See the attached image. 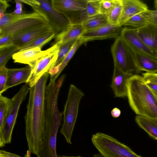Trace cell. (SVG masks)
<instances>
[{"label": "cell", "mask_w": 157, "mask_h": 157, "mask_svg": "<svg viewBox=\"0 0 157 157\" xmlns=\"http://www.w3.org/2000/svg\"><path fill=\"white\" fill-rule=\"evenodd\" d=\"M49 74L45 73L32 86L25 117V134L29 150L37 156L40 154L44 131L45 92Z\"/></svg>", "instance_id": "6da1fadb"}, {"label": "cell", "mask_w": 157, "mask_h": 157, "mask_svg": "<svg viewBox=\"0 0 157 157\" xmlns=\"http://www.w3.org/2000/svg\"><path fill=\"white\" fill-rule=\"evenodd\" d=\"M130 106L137 116L157 120V96L146 85L142 76L132 75L127 84Z\"/></svg>", "instance_id": "7a4b0ae2"}, {"label": "cell", "mask_w": 157, "mask_h": 157, "mask_svg": "<svg viewBox=\"0 0 157 157\" xmlns=\"http://www.w3.org/2000/svg\"><path fill=\"white\" fill-rule=\"evenodd\" d=\"M84 95L75 86L71 84L63 113V123L60 131L67 142L72 144L71 138L77 120L79 104Z\"/></svg>", "instance_id": "3957f363"}, {"label": "cell", "mask_w": 157, "mask_h": 157, "mask_svg": "<svg viewBox=\"0 0 157 157\" xmlns=\"http://www.w3.org/2000/svg\"><path fill=\"white\" fill-rule=\"evenodd\" d=\"M92 143L103 157H142L128 147L109 135L101 132L93 134Z\"/></svg>", "instance_id": "277c9868"}, {"label": "cell", "mask_w": 157, "mask_h": 157, "mask_svg": "<svg viewBox=\"0 0 157 157\" xmlns=\"http://www.w3.org/2000/svg\"><path fill=\"white\" fill-rule=\"evenodd\" d=\"M30 88L25 84L11 99V103L4 119L2 126L0 128V147H4L6 144L10 143L13 128L16 122L20 105L30 91Z\"/></svg>", "instance_id": "5b68a950"}, {"label": "cell", "mask_w": 157, "mask_h": 157, "mask_svg": "<svg viewBox=\"0 0 157 157\" xmlns=\"http://www.w3.org/2000/svg\"><path fill=\"white\" fill-rule=\"evenodd\" d=\"M22 3L30 6L34 10L43 15L48 20L57 34L64 30L71 24L64 15L58 12L48 0H20Z\"/></svg>", "instance_id": "8992f818"}, {"label": "cell", "mask_w": 157, "mask_h": 157, "mask_svg": "<svg viewBox=\"0 0 157 157\" xmlns=\"http://www.w3.org/2000/svg\"><path fill=\"white\" fill-rule=\"evenodd\" d=\"M111 52L114 66L126 73L135 74L140 72L136 65L134 52L120 37L116 38Z\"/></svg>", "instance_id": "52a82bcc"}, {"label": "cell", "mask_w": 157, "mask_h": 157, "mask_svg": "<svg viewBox=\"0 0 157 157\" xmlns=\"http://www.w3.org/2000/svg\"><path fill=\"white\" fill-rule=\"evenodd\" d=\"M49 25H50L47 19L39 13L34 11L30 13H25L0 30V36L9 35L13 36L29 29Z\"/></svg>", "instance_id": "ba28073f"}, {"label": "cell", "mask_w": 157, "mask_h": 157, "mask_svg": "<svg viewBox=\"0 0 157 157\" xmlns=\"http://www.w3.org/2000/svg\"><path fill=\"white\" fill-rule=\"evenodd\" d=\"M87 0H51L53 7L63 14L72 24L81 23L88 17L86 13Z\"/></svg>", "instance_id": "9c48e42d"}, {"label": "cell", "mask_w": 157, "mask_h": 157, "mask_svg": "<svg viewBox=\"0 0 157 157\" xmlns=\"http://www.w3.org/2000/svg\"><path fill=\"white\" fill-rule=\"evenodd\" d=\"M122 28L118 25L108 23L97 28L85 31L79 38L83 43L96 40L120 36Z\"/></svg>", "instance_id": "30bf717a"}, {"label": "cell", "mask_w": 157, "mask_h": 157, "mask_svg": "<svg viewBox=\"0 0 157 157\" xmlns=\"http://www.w3.org/2000/svg\"><path fill=\"white\" fill-rule=\"evenodd\" d=\"M120 37L134 52L144 54L157 59V52L145 44L137 34L136 28H122Z\"/></svg>", "instance_id": "8fae6325"}, {"label": "cell", "mask_w": 157, "mask_h": 157, "mask_svg": "<svg viewBox=\"0 0 157 157\" xmlns=\"http://www.w3.org/2000/svg\"><path fill=\"white\" fill-rule=\"evenodd\" d=\"M58 50L44 56L36 62L31 69L30 75L26 82L29 87L33 86L45 73L53 67L57 58Z\"/></svg>", "instance_id": "7c38bea8"}, {"label": "cell", "mask_w": 157, "mask_h": 157, "mask_svg": "<svg viewBox=\"0 0 157 157\" xmlns=\"http://www.w3.org/2000/svg\"><path fill=\"white\" fill-rule=\"evenodd\" d=\"M52 30L50 25H47L29 29L12 36L13 45L19 51L22 47L31 43L40 36Z\"/></svg>", "instance_id": "4fadbf2b"}, {"label": "cell", "mask_w": 157, "mask_h": 157, "mask_svg": "<svg viewBox=\"0 0 157 157\" xmlns=\"http://www.w3.org/2000/svg\"><path fill=\"white\" fill-rule=\"evenodd\" d=\"M85 30L81 23L72 24L64 30L56 34L51 47L47 49L48 53L58 50L62 44L70 40L79 38Z\"/></svg>", "instance_id": "5bb4252c"}, {"label": "cell", "mask_w": 157, "mask_h": 157, "mask_svg": "<svg viewBox=\"0 0 157 157\" xmlns=\"http://www.w3.org/2000/svg\"><path fill=\"white\" fill-rule=\"evenodd\" d=\"M133 75L123 72L114 66L110 86L115 97L121 98L127 96L128 81Z\"/></svg>", "instance_id": "9a60e30c"}, {"label": "cell", "mask_w": 157, "mask_h": 157, "mask_svg": "<svg viewBox=\"0 0 157 157\" xmlns=\"http://www.w3.org/2000/svg\"><path fill=\"white\" fill-rule=\"evenodd\" d=\"M122 8L118 25L122 26L128 19L148 9L146 4L139 0H122Z\"/></svg>", "instance_id": "2e32d148"}, {"label": "cell", "mask_w": 157, "mask_h": 157, "mask_svg": "<svg viewBox=\"0 0 157 157\" xmlns=\"http://www.w3.org/2000/svg\"><path fill=\"white\" fill-rule=\"evenodd\" d=\"M136 29L137 34L145 44L157 52V25L149 23Z\"/></svg>", "instance_id": "e0dca14e"}, {"label": "cell", "mask_w": 157, "mask_h": 157, "mask_svg": "<svg viewBox=\"0 0 157 157\" xmlns=\"http://www.w3.org/2000/svg\"><path fill=\"white\" fill-rule=\"evenodd\" d=\"M43 56V51L41 48L36 47L20 50L15 53L12 57L14 63L28 64L32 69L36 61Z\"/></svg>", "instance_id": "ac0fdd59"}, {"label": "cell", "mask_w": 157, "mask_h": 157, "mask_svg": "<svg viewBox=\"0 0 157 157\" xmlns=\"http://www.w3.org/2000/svg\"><path fill=\"white\" fill-rule=\"evenodd\" d=\"M31 72V68L29 65L20 68H8L6 91L10 88L23 83H26Z\"/></svg>", "instance_id": "d6986e66"}, {"label": "cell", "mask_w": 157, "mask_h": 157, "mask_svg": "<svg viewBox=\"0 0 157 157\" xmlns=\"http://www.w3.org/2000/svg\"><path fill=\"white\" fill-rule=\"evenodd\" d=\"M134 53L136 65L140 72H157V59L144 54L135 52Z\"/></svg>", "instance_id": "ffe728a7"}, {"label": "cell", "mask_w": 157, "mask_h": 157, "mask_svg": "<svg viewBox=\"0 0 157 157\" xmlns=\"http://www.w3.org/2000/svg\"><path fill=\"white\" fill-rule=\"evenodd\" d=\"M79 38L61 63L58 66L52 68L48 72L50 76V81H56V79L67 65L78 48L82 44Z\"/></svg>", "instance_id": "44dd1931"}, {"label": "cell", "mask_w": 157, "mask_h": 157, "mask_svg": "<svg viewBox=\"0 0 157 157\" xmlns=\"http://www.w3.org/2000/svg\"><path fill=\"white\" fill-rule=\"evenodd\" d=\"M135 121L138 126L149 136L157 140V122L154 119L137 116Z\"/></svg>", "instance_id": "7402d4cb"}, {"label": "cell", "mask_w": 157, "mask_h": 157, "mask_svg": "<svg viewBox=\"0 0 157 157\" xmlns=\"http://www.w3.org/2000/svg\"><path fill=\"white\" fill-rule=\"evenodd\" d=\"M108 23L107 16L100 13L87 17L82 24L86 31L97 28Z\"/></svg>", "instance_id": "603a6c76"}, {"label": "cell", "mask_w": 157, "mask_h": 157, "mask_svg": "<svg viewBox=\"0 0 157 157\" xmlns=\"http://www.w3.org/2000/svg\"><path fill=\"white\" fill-rule=\"evenodd\" d=\"M56 34L55 30H52L44 34L31 43L22 47L19 49V51L36 47L41 48L44 45L55 38Z\"/></svg>", "instance_id": "cb8c5ba5"}, {"label": "cell", "mask_w": 157, "mask_h": 157, "mask_svg": "<svg viewBox=\"0 0 157 157\" xmlns=\"http://www.w3.org/2000/svg\"><path fill=\"white\" fill-rule=\"evenodd\" d=\"M122 8V0H114L113 6L109 12L106 15L109 23L118 25Z\"/></svg>", "instance_id": "d4e9b609"}, {"label": "cell", "mask_w": 157, "mask_h": 157, "mask_svg": "<svg viewBox=\"0 0 157 157\" xmlns=\"http://www.w3.org/2000/svg\"><path fill=\"white\" fill-rule=\"evenodd\" d=\"M78 39L70 40L59 47L58 48L59 51L57 58L52 67H56L61 63Z\"/></svg>", "instance_id": "484cf974"}, {"label": "cell", "mask_w": 157, "mask_h": 157, "mask_svg": "<svg viewBox=\"0 0 157 157\" xmlns=\"http://www.w3.org/2000/svg\"><path fill=\"white\" fill-rule=\"evenodd\" d=\"M149 23L147 18L142 13L130 18L124 23L122 26H130L138 28Z\"/></svg>", "instance_id": "4316f807"}, {"label": "cell", "mask_w": 157, "mask_h": 157, "mask_svg": "<svg viewBox=\"0 0 157 157\" xmlns=\"http://www.w3.org/2000/svg\"><path fill=\"white\" fill-rule=\"evenodd\" d=\"M18 51L17 48L13 45L0 48V68L6 67L9 60Z\"/></svg>", "instance_id": "83f0119b"}, {"label": "cell", "mask_w": 157, "mask_h": 157, "mask_svg": "<svg viewBox=\"0 0 157 157\" xmlns=\"http://www.w3.org/2000/svg\"><path fill=\"white\" fill-rule=\"evenodd\" d=\"M142 77L146 85L157 96V72H145Z\"/></svg>", "instance_id": "f1b7e54d"}, {"label": "cell", "mask_w": 157, "mask_h": 157, "mask_svg": "<svg viewBox=\"0 0 157 157\" xmlns=\"http://www.w3.org/2000/svg\"><path fill=\"white\" fill-rule=\"evenodd\" d=\"M11 101V99H9L2 95H0V128L3 124Z\"/></svg>", "instance_id": "f546056e"}, {"label": "cell", "mask_w": 157, "mask_h": 157, "mask_svg": "<svg viewBox=\"0 0 157 157\" xmlns=\"http://www.w3.org/2000/svg\"><path fill=\"white\" fill-rule=\"evenodd\" d=\"M100 0H87L86 8L88 17L100 13Z\"/></svg>", "instance_id": "4dcf8cb0"}, {"label": "cell", "mask_w": 157, "mask_h": 157, "mask_svg": "<svg viewBox=\"0 0 157 157\" xmlns=\"http://www.w3.org/2000/svg\"><path fill=\"white\" fill-rule=\"evenodd\" d=\"M21 15H16L12 13H5L0 18V30L11 24Z\"/></svg>", "instance_id": "1f68e13d"}, {"label": "cell", "mask_w": 157, "mask_h": 157, "mask_svg": "<svg viewBox=\"0 0 157 157\" xmlns=\"http://www.w3.org/2000/svg\"><path fill=\"white\" fill-rule=\"evenodd\" d=\"M8 69L6 67L0 68V95L6 91L5 87L8 78Z\"/></svg>", "instance_id": "d6a6232c"}, {"label": "cell", "mask_w": 157, "mask_h": 157, "mask_svg": "<svg viewBox=\"0 0 157 157\" xmlns=\"http://www.w3.org/2000/svg\"><path fill=\"white\" fill-rule=\"evenodd\" d=\"M114 0H100V13L107 15L110 11Z\"/></svg>", "instance_id": "836d02e7"}, {"label": "cell", "mask_w": 157, "mask_h": 157, "mask_svg": "<svg viewBox=\"0 0 157 157\" xmlns=\"http://www.w3.org/2000/svg\"><path fill=\"white\" fill-rule=\"evenodd\" d=\"M13 45L12 36L5 35L0 36V48Z\"/></svg>", "instance_id": "e575fe53"}, {"label": "cell", "mask_w": 157, "mask_h": 157, "mask_svg": "<svg viewBox=\"0 0 157 157\" xmlns=\"http://www.w3.org/2000/svg\"><path fill=\"white\" fill-rule=\"evenodd\" d=\"M31 151L28 150L24 157H30ZM0 157H21L15 154L7 151L3 150H0ZM36 157H40L39 155Z\"/></svg>", "instance_id": "d590c367"}, {"label": "cell", "mask_w": 157, "mask_h": 157, "mask_svg": "<svg viewBox=\"0 0 157 157\" xmlns=\"http://www.w3.org/2000/svg\"><path fill=\"white\" fill-rule=\"evenodd\" d=\"M9 6L7 1L0 0V18L5 13L6 10Z\"/></svg>", "instance_id": "8d00e7d4"}, {"label": "cell", "mask_w": 157, "mask_h": 157, "mask_svg": "<svg viewBox=\"0 0 157 157\" xmlns=\"http://www.w3.org/2000/svg\"><path fill=\"white\" fill-rule=\"evenodd\" d=\"M142 13L146 17H157V10H148Z\"/></svg>", "instance_id": "74e56055"}, {"label": "cell", "mask_w": 157, "mask_h": 157, "mask_svg": "<svg viewBox=\"0 0 157 157\" xmlns=\"http://www.w3.org/2000/svg\"><path fill=\"white\" fill-rule=\"evenodd\" d=\"M121 110L118 108L115 107L113 108L111 112V115L114 118H117L121 114Z\"/></svg>", "instance_id": "f35d334b"}, {"label": "cell", "mask_w": 157, "mask_h": 157, "mask_svg": "<svg viewBox=\"0 0 157 157\" xmlns=\"http://www.w3.org/2000/svg\"><path fill=\"white\" fill-rule=\"evenodd\" d=\"M145 17L147 18L149 23L157 25V17Z\"/></svg>", "instance_id": "ab89813d"}, {"label": "cell", "mask_w": 157, "mask_h": 157, "mask_svg": "<svg viewBox=\"0 0 157 157\" xmlns=\"http://www.w3.org/2000/svg\"><path fill=\"white\" fill-rule=\"evenodd\" d=\"M16 3V9L19 10H23V5L22 3L20 0H16L15 1Z\"/></svg>", "instance_id": "60d3db41"}, {"label": "cell", "mask_w": 157, "mask_h": 157, "mask_svg": "<svg viewBox=\"0 0 157 157\" xmlns=\"http://www.w3.org/2000/svg\"><path fill=\"white\" fill-rule=\"evenodd\" d=\"M13 14L16 15H21L24 14L23 10H19L16 9L12 13Z\"/></svg>", "instance_id": "b9f144b4"}, {"label": "cell", "mask_w": 157, "mask_h": 157, "mask_svg": "<svg viewBox=\"0 0 157 157\" xmlns=\"http://www.w3.org/2000/svg\"><path fill=\"white\" fill-rule=\"evenodd\" d=\"M59 157H82L80 156L79 155H77L76 156H67L65 155H60V156Z\"/></svg>", "instance_id": "7bdbcfd3"}, {"label": "cell", "mask_w": 157, "mask_h": 157, "mask_svg": "<svg viewBox=\"0 0 157 157\" xmlns=\"http://www.w3.org/2000/svg\"><path fill=\"white\" fill-rule=\"evenodd\" d=\"M93 157H103L100 153L94 154Z\"/></svg>", "instance_id": "ee69618b"}, {"label": "cell", "mask_w": 157, "mask_h": 157, "mask_svg": "<svg viewBox=\"0 0 157 157\" xmlns=\"http://www.w3.org/2000/svg\"><path fill=\"white\" fill-rule=\"evenodd\" d=\"M154 7L155 10H157V0H155L154 2Z\"/></svg>", "instance_id": "f6af8a7d"}, {"label": "cell", "mask_w": 157, "mask_h": 157, "mask_svg": "<svg viewBox=\"0 0 157 157\" xmlns=\"http://www.w3.org/2000/svg\"><path fill=\"white\" fill-rule=\"evenodd\" d=\"M156 122H157V120L154 119Z\"/></svg>", "instance_id": "bcb514c9"}]
</instances>
